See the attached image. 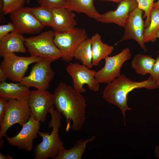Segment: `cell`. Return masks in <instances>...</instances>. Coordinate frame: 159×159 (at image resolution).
<instances>
[{"instance_id":"cell-21","label":"cell","mask_w":159,"mask_h":159,"mask_svg":"<svg viewBox=\"0 0 159 159\" xmlns=\"http://www.w3.org/2000/svg\"><path fill=\"white\" fill-rule=\"evenodd\" d=\"M95 138L93 136L87 140H77L73 148L69 149L64 148L61 150L56 159H82L86 150L87 143L92 142Z\"/></svg>"},{"instance_id":"cell-6","label":"cell","mask_w":159,"mask_h":159,"mask_svg":"<svg viewBox=\"0 0 159 159\" xmlns=\"http://www.w3.org/2000/svg\"><path fill=\"white\" fill-rule=\"evenodd\" d=\"M88 38L84 29L76 27L66 32H54V41L61 52L62 59L69 62L74 58V53L78 46Z\"/></svg>"},{"instance_id":"cell-16","label":"cell","mask_w":159,"mask_h":159,"mask_svg":"<svg viewBox=\"0 0 159 159\" xmlns=\"http://www.w3.org/2000/svg\"><path fill=\"white\" fill-rule=\"evenodd\" d=\"M54 20L52 27L55 33H63L71 31L76 28L77 24L75 14L66 8L51 9Z\"/></svg>"},{"instance_id":"cell-37","label":"cell","mask_w":159,"mask_h":159,"mask_svg":"<svg viewBox=\"0 0 159 159\" xmlns=\"http://www.w3.org/2000/svg\"><path fill=\"white\" fill-rule=\"evenodd\" d=\"M156 37L157 38H159V29L157 33Z\"/></svg>"},{"instance_id":"cell-39","label":"cell","mask_w":159,"mask_h":159,"mask_svg":"<svg viewBox=\"0 0 159 159\" xmlns=\"http://www.w3.org/2000/svg\"><path fill=\"white\" fill-rule=\"evenodd\" d=\"M158 52L159 53V49L158 51Z\"/></svg>"},{"instance_id":"cell-3","label":"cell","mask_w":159,"mask_h":159,"mask_svg":"<svg viewBox=\"0 0 159 159\" xmlns=\"http://www.w3.org/2000/svg\"><path fill=\"white\" fill-rule=\"evenodd\" d=\"M48 112L51 117L48 126L52 127V131L46 133L39 131L42 141L35 146L34 159H56L60 152L64 148V143L59 135V130L61 126V114L54 109V106L49 109Z\"/></svg>"},{"instance_id":"cell-17","label":"cell","mask_w":159,"mask_h":159,"mask_svg":"<svg viewBox=\"0 0 159 159\" xmlns=\"http://www.w3.org/2000/svg\"><path fill=\"white\" fill-rule=\"evenodd\" d=\"M25 38L22 34L13 31L0 39V56L14 52L25 53L27 49L24 45Z\"/></svg>"},{"instance_id":"cell-2","label":"cell","mask_w":159,"mask_h":159,"mask_svg":"<svg viewBox=\"0 0 159 159\" xmlns=\"http://www.w3.org/2000/svg\"><path fill=\"white\" fill-rule=\"evenodd\" d=\"M142 88L153 90L159 88V85L151 76L145 81L137 82L131 80L123 74H120L107 84L103 90L102 96L107 102L121 109L125 120L126 111L132 109L127 105L128 94L135 89Z\"/></svg>"},{"instance_id":"cell-4","label":"cell","mask_w":159,"mask_h":159,"mask_svg":"<svg viewBox=\"0 0 159 159\" xmlns=\"http://www.w3.org/2000/svg\"><path fill=\"white\" fill-rule=\"evenodd\" d=\"M54 32L50 30L25 39L24 45L31 56L39 57L52 62L61 58V52L54 41Z\"/></svg>"},{"instance_id":"cell-35","label":"cell","mask_w":159,"mask_h":159,"mask_svg":"<svg viewBox=\"0 0 159 159\" xmlns=\"http://www.w3.org/2000/svg\"><path fill=\"white\" fill-rule=\"evenodd\" d=\"M153 9L159 10V0L154 3Z\"/></svg>"},{"instance_id":"cell-31","label":"cell","mask_w":159,"mask_h":159,"mask_svg":"<svg viewBox=\"0 0 159 159\" xmlns=\"http://www.w3.org/2000/svg\"><path fill=\"white\" fill-rule=\"evenodd\" d=\"M8 100L3 97L0 98V125L1 124L5 114Z\"/></svg>"},{"instance_id":"cell-28","label":"cell","mask_w":159,"mask_h":159,"mask_svg":"<svg viewBox=\"0 0 159 159\" xmlns=\"http://www.w3.org/2000/svg\"><path fill=\"white\" fill-rule=\"evenodd\" d=\"M40 6L49 9L65 8L67 0H37Z\"/></svg>"},{"instance_id":"cell-22","label":"cell","mask_w":159,"mask_h":159,"mask_svg":"<svg viewBox=\"0 0 159 159\" xmlns=\"http://www.w3.org/2000/svg\"><path fill=\"white\" fill-rule=\"evenodd\" d=\"M155 62L151 56L138 54L132 59L131 66L137 74L144 75L150 74Z\"/></svg>"},{"instance_id":"cell-36","label":"cell","mask_w":159,"mask_h":159,"mask_svg":"<svg viewBox=\"0 0 159 159\" xmlns=\"http://www.w3.org/2000/svg\"><path fill=\"white\" fill-rule=\"evenodd\" d=\"M101 1H111L115 2H119L120 3L123 0H99Z\"/></svg>"},{"instance_id":"cell-1","label":"cell","mask_w":159,"mask_h":159,"mask_svg":"<svg viewBox=\"0 0 159 159\" xmlns=\"http://www.w3.org/2000/svg\"><path fill=\"white\" fill-rule=\"evenodd\" d=\"M81 94L73 87L61 82L53 94L54 106L65 118L67 132L71 129L79 130L85 122L86 105Z\"/></svg>"},{"instance_id":"cell-38","label":"cell","mask_w":159,"mask_h":159,"mask_svg":"<svg viewBox=\"0 0 159 159\" xmlns=\"http://www.w3.org/2000/svg\"><path fill=\"white\" fill-rule=\"evenodd\" d=\"M26 2V3L27 4H29L30 3V0H25Z\"/></svg>"},{"instance_id":"cell-29","label":"cell","mask_w":159,"mask_h":159,"mask_svg":"<svg viewBox=\"0 0 159 159\" xmlns=\"http://www.w3.org/2000/svg\"><path fill=\"white\" fill-rule=\"evenodd\" d=\"M150 74L154 81L159 85V55L156 58Z\"/></svg>"},{"instance_id":"cell-27","label":"cell","mask_w":159,"mask_h":159,"mask_svg":"<svg viewBox=\"0 0 159 159\" xmlns=\"http://www.w3.org/2000/svg\"><path fill=\"white\" fill-rule=\"evenodd\" d=\"M1 11L6 15L11 14L23 7L25 0H2Z\"/></svg>"},{"instance_id":"cell-32","label":"cell","mask_w":159,"mask_h":159,"mask_svg":"<svg viewBox=\"0 0 159 159\" xmlns=\"http://www.w3.org/2000/svg\"><path fill=\"white\" fill-rule=\"evenodd\" d=\"M8 77L3 70L0 68V82L5 81Z\"/></svg>"},{"instance_id":"cell-33","label":"cell","mask_w":159,"mask_h":159,"mask_svg":"<svg viewBox=\"0 0 159 159\" xmlns=\"http://www.w3.org/2000/svg\"><path fill=\"white\" fill-rule=\"evenodd\" d=\"M12 157L9 155H5L1 153H0V159H12Z\"/></svg>"},{"instance_id":"cell-30","label":"cell","mask_w":159,"mask_h":159,"mask_svg":"<svg viewBox=\"0 0 159 159\" xmlns=\"http://www.w3.org/2000/svg\"><path fill=\"white\" fill-rule=\"evenodd\" d=\"M14 26L12 22L0 26V39L8 34L10 32L14 31Z\"/></svg>"},{"instance_id":"cell-10","label":"cell","mask_w":159,"mask_h":159,"mask_svg":"<svg viewBox=\"0 0 159 159\" xmlns=\"http://www.w3.org/2000/svg\"><path fill=\"white\" fill-rule=\"evenodd\" d=\"M131 58L130 49L126 48L120 53L111 57H107L102 68L95 74V78L100 83L107 84L120 75L121 69L123 64Z\"/></svg>"},{"instance_id":"cell-18","label":"cell","mask_w":159,"mask_h":159,"mask_svg":"<svg viewBox=\"0 0 159 159\" xmlns=\"http://www.w3.org/2000/svg\"><path fill=\"white\" fill-rule=\"evenodd\" d=\"M30 92L29 87L20 82L9 83L4 81L0 84V97L8 100L27 99Z\"/></svg>"},{"instance_id":"cell-26","label":"cell","mask_w":159,"mask_h":159,"mask_svg":"<svg viewBox=\"0 0 159 159\" xmlns=\"http://www.w3.org/2000/svg\"><path fill=\"white\" fill-rule=\"evenodd\" d=\"M155 0H137V7L144 11L143 18H145V27L146 28L149 25L150 21V14L153 8Z\"/></svg>"},{"instance_id":"cell-20","label":"cell","mask_w":159,"mask_h":159,"mask_svg":"<svg viewBox=\"0 0 159 159\" xmlns=\"http://www.w3.org/2000/svg\"><path fill=\"white\" fill-rule=\"evenodd\" d=\"M65 8L73 12L84 13L95 20L100 14L95 7L94 0H67Z\"/></svg>"},{"instance_id":"cell-24","label":"cell","mask_w":159,"mask_h":159,"mask_svg":"<svg viewBox=\"0 0 159 159\" xmlns=\"http://www.w3.org/2000/svg\"><path fill=\"white\" fill-rule=\"evenodd\" d=\"M159 29V10L153 9L150 14V21L148 26L144 29V43L154 42L157 38L156 34Z\"/></svg>"},{"instance_id":"cell-13","label":"cell","mask_w":159,"mask_h":159,"mask_svg":"<svg viewBox=\"0 0 159 159\" xmlns=\"http://www.w3.org/2000/svg\"><path fill=\"white\" fill-rule=\"evenodd\" d=\"M14 31L21 34H32L41 32L45 27L25 7L10 14Z\"/></svg>"},{"instance_id":"cell-5","label":"cell","mask_w":159,"mask_h":159,"mask_svg":"<svg viewBox=\"0 0 159 159\" xmlns=\"http://www.w3.org/2000/svg\"><path fill=\"white\" fill-rule=\"evenodd\" d=\"M28 99L8 100L4 119L0 125V139L6 136L7 130L12 125L18 123L22 127L28 121L31 112Z\"/></svg>"},{"instance_id":"cell-34","label":"cell","mask_w":159,"mask_h":159,"mask_svg":"<svg viewBox=\"0 0 159 159\" xmlns=\"http://www.w3.org/2000/svg\"><path fill=\"white\" fill-rule=\"evenodd\" d=\"M155 156L159 159V143L158 145L155 146Z\"/></svg>"},{"instance_id":"cell-9","label":"cell","mask_w":159,"mask_h":159,"mask_svg":"<svg viewBox=\"0 0 159 159\" xmlns=\"http://www.w3.org/2000/svg\"><path fill=\"white\" fill-rule=\"evenodd\" d=\"M66 70L72 79L73 88L78 92L82 94L86 92L85 85L92 91H98L100 83L95 78V71L77 62L69 63Z\"/></svg>"},{"instance_id":"cell-14","label":"cell","mask_w":159,"mask_h":159,"mask_svg":"<svg viewBox=\"0 0 159 159\" xmlns=\"http://www.w3.org/2000/svg\"><path fill=\"white\" fill-rule=\"evenodd\" d=\"M137 6V0H123L115 10L100 14L96 20L104 23H114L123 27L130 13Z\"/></svg>"},{"instance_id":"cell-12","label":"cell","mask_w":159,"mask_h":159,"mask_svg":"<svg viewBox=\"0 0 159 159\" xmlns=\"http://www.w3.org/2000/svg\"><path fill=\"white\" fill-rule=\"evenodd\" d=\"M28 102L31 114L42 123L46 120L49 109L54 106L53 94L47 90L37 89L31 91Z\"/></svg>"},{"instance_id":"cell-19","label":"cell","mask_w":159,"mask_h":159,"mask_svg":"<svg viewBox=\"0 0 159 159\" xmlns=\"http://www.w3.org/2000/svg\"><path fill=\"white\" fill-rule=\"evenodd\" d=\"M93 66L98 65L101 60L105 59L114 50L113 46L103 43L100 35L96 33L91 38Z\"/></svg>"},{"instance_id":"cell-7","label":"cell","mask_w":159,"mask_h":159,"mask_svg":"<svg viewBox=\"0 0 159 159\" xmlns=\"http://www.w3.org/2000/svg\"><path fill=\"white\" fill-rule=\"evenodd\" d=\"M52 62L45 59L36 62L29 74L24 77L20 82L29 88L34 87L37 90H47L54 74L51 66Z\"/></svg>"},{"instance_id":"cell-15","label":"cell","mask_w":159,"mask_h":159,"mask_svg":"<svg viewBox=\"0 0 159 159\" xmlns=\"http://www.w3.org/2000/svg\"><path fill=\"white\" fill-rule=\"evenodd\" d=\"M142 12V10L137 7L130 13L123 27L124 29L123 36L116 44L128 39L138 41L143 38L145 21L143 19Z\"/></svg>"},{"instance_id":"cell-23","label":"cell","mask_w":159,"mask_h":159,"mask_svg":"<svg viewBox=\"0 0 159 159\" xmlns=\"http://www.w3.org/2000/svg\"><path fill=\"white\" fill-rule=\"evenodd\" d=\"M74 58L89 68L92 67L91 38H88L80 44L74 53Z\"/></svg>"},{"instance_id":"cell-11","label":"cell","mask_w":159,"mask_h":159,"mask_svg":"<svg viewBox=\"0 0 159 159\" xmlns=\"http://www.w3.org/2000/svg\"><path fill=\"white\" fill-rule=\"evenodd\" d=\"M40 126V122L31 114L28 121L16 135L12 137L7 136L5 137L10 145L29 151L33 149V141L38 137Z\"/></svg>"},{"instance_id":"cell-25","label":"cell","mask_w":159,"mask_h":159,"mask_svg":"<svg viewBox=\"0 0 159 159\" xmlns=\"http://www.w3.org/2000/svg\"><path fill=\"white\" fill-rule=\"evenodd\" d=\"M25 7L44 26H53V16L51 9L41 6Z\"/></svg>"},{"instance_id":"cell-8","label":"cell","mask_w":159,"mask_h":159,"mask_svg":"<svg viewBox=\"0 0 159 159\" xmlns=\"http://www.w3.org/2000/svg\"><path fill=\"white\" fill-rule=\"evenodd\" d=\"M3 58L0 68L4 72L8 78L15 82L21 81L29 65L44 59L35 56H19L14 53L6 55Z\"/></svg>"}]
</instances>
